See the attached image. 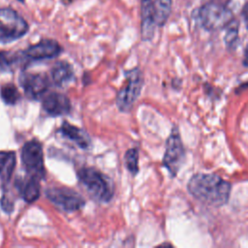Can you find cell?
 <instances>
[{"mask_svg": "<svg viewBox=\"0 0 248 248\" xmlns=\"http://www.w3.org/2000/svg\"><path fill=\"white\" fill-rule=\"evenodd\" d=\"M189 193L201 202L220 207L229 201L232 185L215 173L194 174L187 185Z\"/></svg>", "mask_w": 248, "mask_h": 248, "instance_id": "6da1fadb", "label": "cell"}, {"mask_svg": "<svg viewBox=\"0 0 248 248\" xmlns=\"http://www.w3.org/2000/svg\"><path fill=\"white\" fill-rule=\"evenodd\" d=\"M172 0H140V33L143 41L152 40L157 27L169 19Z\"/></svg>", "mask_w": 248, "mask_h": 248, "instance_id": "7a4b0ae2", "label": "cell"}, {"mask_svg": "<svg viewBox=\"0 0 248 248\" xmlns=\"http://www.w3.org/2000/svg\"><path fill=\"white\" fill-rule=\"evenodd\" d=\"M201 25L207 31L225 29L234 18L230 7L219 1L211 0L203 4L198 12Z\"/></svg>", "mask_w": 248, "mask_h": 248, "instance_id": "3957f363", "label": "cell"}, {"mask_svg": "<svg viewBox=\"0 0 248 248\" xmlns=\"http://www.w3.org/2000/svg\"><path fill=\"white\" fill-rule=\"evenodd\" d=\"M78 180L88 193L98 202H108L113 197V186L111 181L99 170L86 167L78 172Z\"/></svg>", "mask_w": 248, "mask_h": 248, "instance_id": "277c9868", "label": "cell"}, {"mask_svg": "<svg viewBox=\"0 0 248 248\" xmlns=\"http://www.w3.org/2000/svg\"><path fill=\"white\" fill-rule=\"evenodd\" d=\"M28 30V23L16 10L10 7L0 8V44L16 41Z\"/></svg>", "mask_w": 248, "mask_h": 248, "instance_id": "5b68a950", "label": "cell"}, {"mask_svg": "<svg viewBox=\"0 0 248 248\" xmlns=\"http://www.w3.org/2000/svg\"><path fill=\"white\" fill-rule=\"evenodd\" d=\"M125 83L116 96V105L119 110H130L139 98L143 85V76L139 68L125 73Z\"/></svg>", "mask_w": 248, "mask_h": 248, "instance_id": "8992f818", "label": "cell"}, {"mask_svg": "<svg viewBox=\"0 0 248 248\" xmlns=\"http://www.w3.org/2000/svg\"><path fill=\"white\" fill-rule=\"evenodd\" d=\"M184 159L185 149L181 140L180 133L178 128L173 126L166 142L163 166L169 170L171 176H175L183 165Z\"/></svg>", "mask_w": 248, "mask_h": 248, "instance_id": "52a82bcc", "label": "cell"}, {"mask_svg": "<svg viewBox=\"0 0 248 248\" xmlns=\"http://www.w3.org/2000/svg\"><path fill=\"white\" fill-rule=\"evenodd\" d=\"M21 162L29 176L40 180L44 178V152L39 140L34 139L24 143L21 149Z\"/></svg>", "mask_w": 248, "mask_h": 248, "instance_id": "ba28073f", "label": "cell"}, {"mask_svg": "<svg viewBox=\"0 0 248 248\" xmlns=\"http://www.w3.org/2000/svg\"><path fill=\"white\" fill-rule=\"evenodd\" d=\"M46 198L59 209L73 212L80 209L85 201L78 192L68 187H51L46 190Z\"/></svg>", "mask_w": 248, "mask_h": 248, "instance_id": "9c48e42d", "label": "cell"}, {"mask_svg": "<svg viewBox=\"0 0 248 248\" xmlns=\"http://www.w3.org/2000/svg\"><path fill=\"white\" fill-rule=\"evenodd\" d=\"M62 50V46L55 40L43 39L37 44L31 45L20 54L28 61H40L57 57Z\"/></svg>", "mask_w": 248, "mask_h": 248, "instance_id": "30bf717a", "label": "cell"}, {"mask_svg": "<svg viewBox=\"0 0 248 248\" xmlns=\"http://www.w3.org/2000/svg\"><path fill=\"white\" fill-rule=\"evenodd\" d=\"M25 94L31 99H40L48 90L50 81L45 74H24L19 78Z\"/></svg>", "mask_w": 248, "mask_h": 248, "instance_id": "8fae6325", "label": "cell"}, {"mask_svg": "<svg viewBox=\"0 0 248 248\" xmlns=\"http://www.w3.org/2000/svg\"><path fill=\"white\" fill-rule=\"evenodd\" d=\"M43 108L51 116H60L68 114L71 111L72 106L66 95L51 92L44 97Z\"/></svg>", "mask_w": 248, "mask_h": 248, "instance_id": "7c38bea8", "label": "cell"}, {"mask_svg": "<svg viewBox=\"0 0 248 248\" xmlns=\"http://www.w3.org/2000/svg\"><path fill=\"white\" fill-rule=\"evenodd\" d=\"M58 133L64 138L74 141L79 148L88 149L91 146V140L89 136L80 128L71 125L69 122H63L58 129Z\"/></svg>", "mask_w": 248, "mask_h": 248, "instance_id": "4fadbf2b", "label": "cell"}, {"mask_svg": "<svg viewBox=\"0 0 248 248\" xmlns=\"http://www.w3.org/2000/svg\"><path fill=\"white\" fill-rule=\"evenodd\" d=\"M51 78L57 86L67 85L75 78L72 65L66 61L57 62L51 70Z\"/></svg>", "mask_w": 248, "mask_h": 248, "instance_id": "5bb4252c", "label": "cell"}, {"mask_svg": "<svg viewBox=\"0 0 248 248\" xmlns=\"http://www.w3.org/2000/svg\"><path fill=\"white\" fill-rule=\"evenodd\" d=\"M18 186L19 193L26 202L32 203L39 199L41 195L40 179L29 176V178H27L25 181L20 182Z\"/></svg>", "mask_w": 248, "mask_h": 248, "instance_id": "9a60e30c", "label": "cell"}, {"mask_svg": "<svg viewBox=\"0 0 248 248\" xmlns=\"http://www.w3.org/2000/svg\"><path fill=\"white\" fill-rule=\"evenodd\" d=\"M16 165V157L14 151H0V178L8 182L12 177Z\"/></svg>", "mask_w": 248, "mask_h": 248, "instance_id": "2e32d148", "label": "cell"}, {"mask_svg": "<svg viewBox=\"0 0 248 248\" xmlns=\"http://www.w3.org/2000/svg\"><path fill=\"white\" fill-rule=\"evenodd\" d=\"M0 95L2 100L8 105H15L20 98L16 86L13 83H7L2 85L0 89Z\"/></svg>", "mask_w": 248, "mask_h": 248, "instance_id": "e0dca14e", "label": "cell"}, {"mask_svg": "<svg viewBox=\"0 0 248 248\" xmlns=\"http://www.w3.org/2000/svg\"><path fill=\"white\" fill-rule=\"evenodd\" d=\"M225 29H226V34L224 38L225 44L228 47H233L238 39V30H239L238 21L236 19H233Z\"/></svg>", "mask_w": 248, "mask_h": 248, "instance_id": "ac0fdd59", "label": "cell"}, {"mask_svg": "<svg viewBox=\"0 0 248 248\" xmlns=\"http://www.w3.org/2000/svg\"><path fill=\"white\" fill-rule=\"evenodd\" d=\"M126 168L133 174H137L139 171V151L137 148H130L126 151L124 156Z\"/></svg>", "mask_w": 248, "mask_h": 248, "instance_id": "d6986e66", "label": "cell"}, {"mask_svg": "<svg viewBox=\"0 0 248 248\" xmlns=\"http://www.w3.org/2000/svg\"><path fill=\"white\" fill-rule=\"evenodd\" d=\"M19 53H13L11 51L0 50V72H6L12 69L13 65L16 63Z\"/></svg>", "mask_w": 248, "mask_h": 248, "instance_id": "ffe728a7", "label": "cell"}, {"mask_svg": "<svg viewBox=\"0 0 248 248\" xmlns=\"http://www.w3.org/2000/svg\"><path fill=\"white\" fill-rule=\"evenodd\" d=\"M241 15H242V17H243V20H244L245 26H246V28L248 29V2L243 6V8H242V12H241Z\"/></svg>", "mask_w": 248, "mask_h": 248, "instance_id": "44dd1931", "label": "cell"}, {"mask_svg": "<svg viewBox=\"0 0 248 248\" xmlns=\"http://www.w3.org/2000/svg\"><path fill=\"white\" fill-rule=\"evenodd\" d=\"M242 63L245 67H248V45L246 46V47L244 49V56H243Z\"/></svg>", "mask_w": 248, "mask_h": 248, "instance_id": "7402d4cb", "label": "cell"}, {"mask_svg": "<svg viewBox=\"0 0 248 248\" xmlns=\"http://www.w3.org/2000/svg\"><path fill=\"white\" fill-rule=\"evenodd\" d=\"M243 87H248V82H246V83L242 84L241 86H239V89H240V88H243Z\"/></svg>", "mask_w": 248, "mask_h": 248, "instance_id": "603a6c76", "label": "cell"}, {"mask_svg": "<svg viewBox=\"0 0 248 248\" xmlns=\"http://www.w3.org/2000/svg\"><path fill=\"white\" fill-rule=\"evenodd\" d=\"M17 1H20L21 3H24V0H17Z\"/></svg>", "mask_w": 248, "mask_h": 248, "instance_id": "cb8c5ba5", "label": "cell"}]
</instances>
